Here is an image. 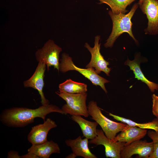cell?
I'll use <instances>...</instances> for the list:
<instances>
[{"instance_id":"obj_1","label":"cell","mask_w":158,"mask_h":158,"mask_svg":"<svg viewBox=\"0 0 158 158\" xmlns=\"http://www.w3.org/2000/svg\"><path fill=\"white\" fill-rule=\"evenodd\" d=\"M52 112L64 114L61 109L49 104L34 109L23 107L6 109L1 113L0 119L8 127H22L33 122L36 118H41L44 121L46 116Z\"/></svg>"},{"instance_id":"obj_2","label":"cell","mask_w":158,"mask_h":158,"mask_svg":"<svg viewBox=\"0 0 158 158\" xmlns=\"http://www.w3.org/2000/svg\"><path fill=\"white\" fill-rule=\"evenodd\" d=\"M138 5V3L134 4L130 12L126 14L121 13L115 14L111 11H109L113 26L111 33L104 45L105 47H112L117 38L124 32L128 33L136 43L138 42L132 32L131 19Z\"/></svg>"},{"instance_id":"obj_3","label":"cell","mask_w":158,"mask_h":158,"mask_svg":"<svg viewBox=\"0 0 158 158\" xmlns=\"http://www.w3.org/2000/svg\"><path fill=\"white\" fill-rule=\"evenodd\" d=\"M87 108L91 118L100 125L105 135L110 139L114 140L117 133L124 129L126 127V123L115 122L105 116L98 106L97 102L93 100L89 102Z\"/></svg>"},{"instance_id":"obj_4","label":"cell","mask_w":158,"mask_h":158,"mask_svg":"<svg viewBox=\"0 0 158 158\" xmlns=\"http://www.w3.org/2000/svg\"><path fill=\"white\" fill-rule=\"evenodd\" d=\"M55 93L66 102L61 108L64 114L80 115L86 117L89 116L86 104L87 95L86 92L70 94L57 91Z\"/></svg>"},{"instance_id":"obj_5","label":"cell","mask_w":158,"mask_h":158,"mask_svg":"<svg viewBox=\"0 0 158 158\" xmlns=\"http://www.w3.org/2000/svg\"><path fill=\"white\" fill-rule=\"evenodd\" d=\"M76 71L89 80L93 85L99 86L106 93L107 91L105 84L109 81L96 73L92 68H82L76 66L74 63L72 58L67 54L63 53L59 62V71L62 73L70 71Z\"/></svg>"},{"instance_id":"obj_6","label":"cell","mask_w":158,"mask_h":158,"mask_svg":"<svg viewBox=\"0 0 158 158\" xmlns=\"http://www.w3.org/2000/svg\"><path fill=\"white\" fill-rule=\"evenodd\" d=\"M62 48L56 44L54 41L49 40L43 47L36 51L35 56L38 62L46 64L48 71L50 67L53 66L59 72V55L62 51Z\"/></svg>"},{"instance_id":"obj_7","label":"cell","mask_w":158,"mask_h":158,"mask_svg":"<svg viewBox=\"0 0 158 158\" xmlns=\"http://www.w3.org/2000/svg\"><path fill=\"white\" fill-rule=\"evenodd\" d=\"M100 36L97 35L95 37L94 46L93 47L87 43H85L84 47L87 48L91 54L90 62L86 66V68H92L95 72L99 74L101 71L109 76L111 68L108 67L109 62L105 60L100 52L101 43H99Z\"/></svg>"},{"instance_id":"obj_8","label":"cell","mask_w":158,"mask_h":158,"mask_svg":"<svg viewBox=\"0 0 158 158\" xmlns=\"http://www.w3.org/2000/svg\"><path fill=\"white\" fill-rule=\"evenodd\" d=\"M89 143L96 145H103L106 157L113 158H121V152L125 145L124 142L115 141L108 138L102 130L98 129H97V136L90 140Z\"/></svg>"},{"instance_id":"obj_9","label":"cell","mask_w":158,"mask_h":158,"mask_svg":"<svg viewBox=\"0 0 158 158\" xmlns=\"http://www.w3.org/2000/svg\"><path fill=\"white\" fill-rule=\"evenodd\" d=\"M139 6L148 20L147 26L145 30V34H158V0H143Z\"/></svg>"},{"instance_id":"obj_10","label":"cell","mask_w":158,"mask_h":158,"mask_svg":"<svg viewBox=\"0 0 158 158\" xmlns=\"http://www.w3.org/2000/svg\"><path fill=\"white\" fill-rule=\"evenodd\" d=\"M154 149L152 141L148 142L146 140H140L125 145L121 152V158H130L133 155L137 154L139 158H149Z\"/></svg>"},{"instance_id":"obj_11","label":"cell","mask_w":158,"mask_h":158,"mask_svg":"<svg viewBox=\"0 0 158 158\" xmlns=\"http://www.w3.org/2000/svg\"><path fill=\"white\" fill-rule=\"evenodd\" d=\"M46 67V65L44 63L38 62L32 75L23 83L25 87H31L37 90L40 96L42 105L49 104V100L45 97L43 92L44 85V79Z\"/></svg>"},{"instance_id":"obj_12","label":"cell","mask_w":158,"mask_h":158,"mask_svg":"<svg viewBox=\"0 0 158 158\" xmlns=\"http://www.w3.org/2000/svg\"><path fill=\"white\" fill-rule=\"evenodd\" d=\"M57 126L54 121L50 118H47L43 123L32 127L28 135V140L33 145L43 143L47 141V137L49 131Z\"/></svg>"},{"instance_id":"obj_13","label":"cell","mask_w":158,"mask_h":158,"mask_svg":"<svg viewBox=\"0 0 158 158\" xmlns=\"http://www.w3.org/2000/svg\"><path fill=\"white\" fill-rule=\"evenodd\" d=\"M88 140L86 138L82 139L79 136L74 140H66V144L71 147L73 152L66 158H75L78 156H81L84 158H97L96 156L90 150L88 147Z\"/></svg>"},{"instance_id":"obj_14","label":"cell","mask_w":158,"mask_h":158,"mask_svg":"<svg viewBox=\"0 0 158 158\" xmlns=\"http://www.w3.org/2000/svg\"><path fill=\"white\" fill-rule=\"evenodd\" d=\"M147 132L146 129L127 124L125 129L116 135L113 140L124 142L125 145H127L143 138Z\"/></svg>"},{"instance_id":"obj_15","label":"cell","mask_w":158,"mask_h":158,"mask_svg":"<svg viewBox=\"0 0 158 158\" xmlns=\"http://www.w3.org/2000/svg\"><path fill=\"white\" fill-rule=\"evenodd\" d=\"M28 151L39 158H49L52 153H60V150L58 144L51 140L40 145H32Z\"/></svg>"},{"instance_id":"obj_16","label":"cell","mask_w":158,"mask_h":158,"mask_svg":"<svg viewBox=\"0 0 158 158\" xmlns=\"http://www.w3.org/2000/svg\"><path fill=\"white\" fill-rule=\"evenodd\" d=\"M141 61L138 55H136L134 59L130 60L128 58L124 63V65L128 66L135 75V77L138 80L146 84L152 92L158 90V84L149 80L143 74L140 67Z\"/></svg>"},{"instance_id":"obj_17","label":"cell","mask_w":158,"mask_h":158,"mask_svg":"<svg viewBox=\"0 0 158 158\" xmlns=\"http://www.w3.org/2000/svg\"><path fill=\"white\" fill-rule=\"evenodd\" d=\"M71 118L79 126L83 137L90 140L96 137L97 135V127L98 125L96 121H89L80 115H73L71 116Z\"/></svg>"},{"instance_id":"obj_18","label":"cell","mask_w":158,"mask_h":158,"mask_svg":"<svg viewBox=\"0 0 158 158\" xmlns=\"http://www.w3.org/2000/svg\"><path fill=\"white\" fill-rule=\"evenodd\" d=\"M87 87L85 83L74 81L71 79L66 80L59 86V91L70 94L86 92L87 90Z\"/></svg>"},{"instance_id":"obj_19","label":"cell","mask_w":158,"mask_h":158,"mask_svg":"<svg viewBox=\"0 0 158 158\" xmlns=\"http://www.w3.org/2000/svg\"><path fill=\"white\" fill-rule=\"evenodd\" d=\"M99 4H105L110 8L112 12L115 14L125 13L128 11L127 6L136 0H97Z\"/></svg>"},{"instance_id":"obj_20","label":"cell","mask_w":158,"mask_h":158,"mask_svg":"<svg viewBox=\"0 0 158 158\" xmlns=\"http://www.w3.org/2000/svg\"><path fill=\"white\" fill-rule=\"evenodd\" d=\"M109 115L112 116L117 121H121L127 124L135 126L145 129H152L158 132V118L154 119L152 121L144 123H140L134 121L130 119L109 113Z\"/></svg>"},{"instance_id":"obj_21","label":"cell","mask_w":158,"mask_h":158,"mask_svg":"<svg viewBox=\"0 0 158 158\" xmlns=\"http://www.w3.org/2000/svg\"><path fill=\"white\" fill-rule=\"evenodd\" d=\"M147 135L152 140L154 145L153 152L149 158H158V132L150 130L147 132Z\"/></svg>"},{"instance_id":"obj_22","label":"cell","mask_w":158,"mask_h":158,"mask_svg":"<svg viewBox=\"0 0 158 158\" xmlns=\"http://www.w3.org/2000/svg\"><path fill=\"white\" fill-rule=\"evenodd\" d=\"M152 97V113L154 116L158 118V96L153 94Z\"/></svg>"},{"instance_id":"obj_23","label":"cell","mask_w":158,"mask_h":158,"mask_svg":"<svg viewBox=\"0 0 158 158\" xmlns=\"http://www.w3.org/2000/svg\"><path fill=\"white\" fill-rule=\"evenodd\" d=\"M7 158H21V156L19 155L18 152L14 150H10L8 153Z\"/></svg>"},{"instance_id":"obj_24","label":"cell","mask_w":158,"mask_h":158,"mask_svg":"<svg viewBox=\"0 0 158 158\" xmlns=\"http://www.w3.org/2000/svg\"><path fill=\"white\" fill-rule=\"evenodd\" d=\"M22 158H38L39 157L35 154L28 153L27 154L21 156Z\"/></svg>"},{"instance_id":"obj_25","label":"cell","mask_w":158,"mask_h":158,"mask_svg":"<svg viewBox=\"0 0 158 158\" xmlns=\"http://www.w3.org/2000/svg\"><path fill=\"white\" fill-rule=\"evenodd\" d=\"M143 0H139V2H138V4L139 5V6L141 4H142V2Z\"/></svg>"}]
</instances>
